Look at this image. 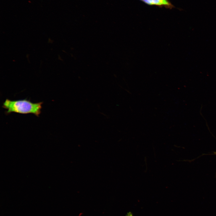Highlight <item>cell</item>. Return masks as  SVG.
<instances>
[{
	"label": "cell",
	"instance_id": "cell-1",
	"mask_svg": "<svg viewBox=\"0 0 216 216\" xmlns=\"http://www.w3.org/2000/svg\"><path fill=\"white\" fill-rule=\"evenodd\" d=\"M43 102L33 103L26 99L12 100L6 99L3 103L2 107L7 110L5 113L12 112L22 114L32 113L37 116L40 114Z\"/></svg>",
	"mask_w": 216,
	"mask_h": 216
},
{
	"label": "cell",
	"instance_id": "cell-2",
	"mask_svg": "<svg viewBox=\"0 0 216 216\" xmlns=\"http://www.w3.org/2000/svg\"><path fill=\"white\" fill-rule=\"evenodd\" d=\"M146 4L150 6H156L160 8L164 7L171 9L175 6L169 0H139Z\"/></svg>",
	"mask_w": 216,
	"mask_h": 216
},
{
	"label": "cell",
	"instance_id": "cell-3",
	"mask_svg": "<svg viewBox=\"0 0 216 216\" xmlns=\"http://www.w3.org/2000/svg\"><path fill=\"white\" fill-rule=\"evenodd\" d=\"M215 154H216V152H215Z\"/></svg>",
	"mask_w": 216,
	"mask_h": 216
}]
</instances>
